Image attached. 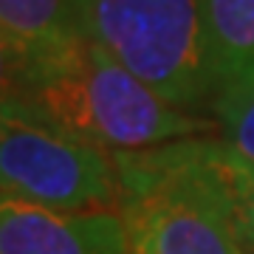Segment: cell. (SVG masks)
I'll list each match as a JSON object with an SVG mask.
<instances>
[{"label": "cell", "mask_w": 254, "mask_h": 254, "mask_svg": "<svg viewBox=\"0 0 254 254\" xmlns=\"http://www.w3.org/2000/svg\"><path fill=\"white\" fill-rule=\"evenodd\" d=\"M20 99L108 153H141L215 133L212 116L164 99L96 40L34 57Z\"/></svg>", "instance_id": "1"}, {"label": "cell", "mask_w": 254, "mask_h": 254, "mask_svg": "<svg viewBox=\"0 0 254 254\" xmlns=\"http://www.w3.org/2000/svg\"><path fill=\"white\" fill-rule=\"evenodd\" d=\"M200 138L113 153L127 254H246L226 187Z\"/></svg>", "instance_id": "2"}, {"label": "cell", "mask_w": 254, "mask_h": 254, "mask_svg": "<svg viewBox=\"0 0 254 254\" xmlns=\"http://www.w3.org/2000/svg\"><path fill=\"white\" fill-rule=\"evenodd\" d=\"M0 195L65 212L119 209L122 178L113 153L17 96L0 105Z\"/></svg>", "instance_id": "3"}, {"label": "cell", "mask_w": 254, "mask_h": 254, "mask_svg": "<svg viewBox=\"0 0 254 254\" xmlns=\"http://www.w3.org/2000/svg\"><path fill=\"white\" fill-rule=\"evenodd\" d=\"M91 34L164 99L212 110L198 0H91Z\"/></svg>", "instance_id": "4"}, {"label": "cell", "mask_w": 254, "mask_h": 254, "mask_svg": "<svg viewBox=\"0 0 254 254\" xmlns=\"http://www.w3.org/2000/svg\"><path fill=\"white\" fill-rule=\"evenodd\" d=\"M0 254H127L119 209L65 212L0 195Z\"/></svg>", "instance_id": "5"}, {"label": "cell", "mask_w": 254, "mask_h": 254, "mask_svg": "<svg viewBox=\"0 0 254 254\" xmlns=\"http://www.w3.org/2000/svg\"><path fill=\"white\" fill-rule=\"evenodd\" d=\"M212 105L254 85V0H198Z\"/></svg>", "instance_id": "6"}, {"label": "cell", "mask_w": 254, "mask_h": 254, "mask_svg": "<svg viewBox=\"0 0 254 254\" xmlns=\"http://www.w3.org/2000/svg\"><path fill=\"white\" fill-rule=\"evenodd\" d=\"M0 26L34 57L93 40L91 0H0Z\"/></svg>", "instance_id": "7"}, {"label": "cell", "mask_w": 254, "mask_h": 254, "mask_svg": "<svg viewBox=\"0 0 254 254\" xmlns=\"http://www.w3.org/2000/svg\"><path fill=\"white\" fill-rule=\"evenodd\" d=\"M200 150L212 164V170L226 187L235 226L240 235L246 254H254V161L235 153L229 144H223L218 136H203Z\"/></svg>", "instance_id": "8"}, {"label": "cell", "mask_w": 254, "mask_h": 254, "mask_svg": "<svg viewBox=\"0 0 254 254\" xmlns=\"http://www.w3.org/2000/svg\"><path fill=\"white\" fill-rule=\"evenodd\" d=\"M215 133L235 153L254 161V85L218 99L209 110Z\"/></svg>", "instance_id": "9"}, {"label": "cell", "mask_w": 254, "mask_h": 254, "mask_svg": "<svg viewBox=\"0 0 254 254\" xmlns=\"http://www.w3.org/2000/svg\"><path fill=\"white\" fill-rule=\"evenodd\" d=\"M31 63H34V54L0 26V105L17 99L23 93Z\"/></svg>", "instance_id": "10"}]
</instances>
